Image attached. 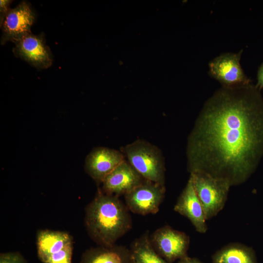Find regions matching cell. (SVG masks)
Segmentation results:
<instances>
[{
  "instance_id": "1",
  "label": "cell",
  "mask_w": 263,
  "mask_h": 263,
  "mask_svg": "<svg viewBox=\"0 0 263 263\" xmlns=\"http://www.w3.org/2000/svg\"><path fill=\"white\" fill-rule=\"evenodd\" d=\"M251 83L222 86L205 103L189 133L188 169L245 182L263 156V98Z\"/></svg>"
},
{
  "instance_id": "2",
  "label": "cell",
  "mask_w": 263,
  "mask_h": 263,
  "mask_svg": "<svg viewBox=\"0 0 263 263\" xmlns=\"http://www.w3.org/2000/svg\"><path fill=\"white\" fill-rule=\"evenodd\" d=\"M85 225L99 246H111L132 228L130 211L118 196L99 189L85 209Z\"/></svg>"
},
{
  "instance_id": "3",
  "label": "cell",
  "mask_w": 263,
  "mask_h": 263,
  "mask_svg": "<svg viewBox=\"0 0 263 263\" xmlns=\"http://www.w3.org/2000/svg\"><path fill=\"white\" fill-rule=\"evenodd\" d=\"M121 151L144 179L164 185V159L158 148L145 140L137 139L124 147Z\"/></svg>"
},
{
  "instance_id": "4",
  "label": "cell",
  "mask_w": 263,
  "mask_h": 263,
  "mask_svg": "<svg viewBox=\"0 0 263 263\" xmlns=\"http://www.w3.org/2000/svg\"><path fill=\"white\" fill-rule=\"evenodd\" d=\"M194 187L207 220L215 216L226 203L230 184L226 181L200 172L190 173Z\"/></svg>"
},
{
  "instance_id": "5",
  "label": "cell",
  "mask_w": 263,
  "mask_h": 263,
  "mask_svg": "<svg viewBox=\"0 0 263 263\" xmlns=\"http://www.w3.org/2000/svg\"><path fill=\"white\" fill-rule=\"evenodd\" d=\"M37 248L38 257L42 263H72L73 240L67 232L39 231Z\"/></svg>"
},
{
  "instance_id": "6",
  "label": "cell",
  "mask_w": 263,
  "mask_h": 263,
  "mask_svg": "<svg viewBox=\"0 0 263 263\" xmlns=\"http://www.w3.org/2000/svg\"><path fill=\"white\" fill-rule=\"evenodd\" d=\"M164 185L145 180L125 196V205L130 211L139 215L155 214L165 196Z\"/></svg>"
},
{
  "instance_id": "7",
  "label": "cell",
  "mask_w": 263,
  "mask_h": 263,
  "mask_svg": "<svg viewBox=\"0 0 263 263\" xmlns=\"http://www.w3.org/2000/svg\"><path fill=\"white\" fill-rule=\"evenodd\" d=\"M150 240L156 252L169 263L188 256L189 236L169 225L156 230L150 237Z\"/></svg>"
},
{
  "instance_id": "8",
  "label": "cell",
  "mask_w": 263,
  "mask_h": 263,
  "mask_svg": "<svg viewBox=\"0 0 263 263\" xmlns=\"http://www.w3.org/2000/svg\"><path fill=\"white\" fill-rule=\"evenodd\" d=\"M243 50L236 53L221 54L208 64L210 76L219 81L222 86L230 87L251 83L240 64Z\"/></svg>"
},
{
  "instance_id": "9",
  "label": "cell",
  "mask_w": 263,
  "mask_h": 263,
  "mask_svg": "<svg viewBox=\"0 0 263 263\" xmlns=\"http://www.w3.org/2000/svg\"><path fill=\"white\" fill-rule=\"evenodd\" d=\"M121 151L98 147L93 150L87 156L85 169L97 183L103 182L106 176L125 160Z\"/></svg>"
},
{
  "instance_id": "10",
  "label": "cell",
  "mask_w": 263,
  "mask_h": 263,
  "mask_svg": "<svg viewBox=\"0 0 263 263\" xmlns=\"http://www.w3.org/2000/svg\"><path fill=\"white\" fill-rule=\"evenodd\" d=\"M35 16L29 4L20 3L14 9H10L6 15L2 25L1 43L7 41L16 42L26 35L31 34V27Z\"/></svg>"
},
{
  "instance_id": "11",
  "label": "cell",
  "mask_w": 263,
  "mask_h": 263,
  "mask_svg": "<svg viewBox=\"0 0 263 263\" xmlns=\"http://www.w3.org/2000/svg\"><path fill=\"white\" fill-rule=\"evenodd\" d=\"M15 55L37 69L49 67L52 63L50 50L43 37L29 34L15 42Z\"/></svg>"
},
{
  "instance_id": "12",
  "label": "cell",
  "mask_w": 263,
  "mask_h": 263,
  "mask_svg": "<svg viewBox=\"0 0 263 263\" xmlns=\"http://www.w3.org/2000/svg\"><path fill=\"white\" fill-rule=\"evenodd\" d=\"M174 210L187 217L197 232L200 233L207 232V226L204 210L195 191L190 175L174 206Z\"/></svg>"
},
{
  "instance_id": "13",
  "label": "cell",
  "mask_w": 263,
  "mask_h": 263,
  "mask_svg": "<svg viewBox=\"0 0 263 263\" xmlns=\"http://www.w3.org/2000/svg\"><path fill=\"white\" fill-rule=\"evenodd\" d=\"M145 179L126 160L105 178L102 191L117 196L125 195Z\"/></svg>"
},
{
  "instance_id": "14",
  "label": "cell",
  "mask_w": 263,
  "mask_h": 263,
  "mask_svg": "<svg viewBox=\"0 0 263 263\" xmlns=\"http://www.w3.org/2000/svg\"><path fill=\"white\" fill-rule=\"evenodd\" d=\"M130 250L122 245L98 246L86 250L80 263H132Z\"/></svg>"
},
{
  "instance_id": "15",
  "label": "cell",
  "mask_w": 263,
  "mask_h": 263,
  "mask_svg": "<svg viewBox=\"0 0 263 263\" xmlns=\"http://www.w3.org/2000/svg\"><path fill=\"white\" fill-rule=\"evenodd\" d=\"M212 263H257L253 250L239 243L227 244L212 256Z\"/></svg>"
},
{
  "instance_id": "16",
  "label": "cell",
  "mask_w": 263,
  "mask_h": 263,
  "mask_svg": "<svg viewBox=\"0 0 263 263\" xmlns=\"http://www.w3.org/2000/svg\"><path fill=\"white\" fill-rule=\"evenodd\" d=\"M130 250L134 263H169L155 250L148 232L134 241Z\"/></svg>"
},
{
  "instance_id": "17",
  "label": "cell",
  "mask_w": 263,
  "mask_h": 263,
  "mask_svg": "<svg viewBox=\"0 0 263 263\" xmlns=\"http://www.w3.org/2000/svg\"><path fill=\"white\" fill-rule=\"evenodd\" d=\"M0 263H27V262L20 253L13 252L0 253Z\"/></svg>"
},
{
  "instance_id": "18",
  "label": "cell",
  "mask_w": 263,
  "mask_h": 263,
  "mask_svg": "<svg viewBox=\"0 0 263 263\" xmlns=\"http://www.w3.org/2000/svg\"><path fill=\"white\" fill-rule=\"evenodd\" d=\"M11 1L7 0H1L0 2V25L2 24L6 15L10 9L9 6Z\"/></svg>"
},
{
  "instance_id": "19",
  "label": "cell",
  "mask_w": 263,
  "mask_h": 263,
  "mask_svg": "<svg viewBox=\"0 0 263 263\" xmlns=\"http://www.w3.org/2000/svg\"><path fill=\"white\" fill-rule=\"evenodd\" d=\"M257 82L256 87L260 90L263 89V62L260 66L257 74Z\"/></svg>"
},
{
  "instance_id": "20",
  "label": "cell",
  "mask_w": 263,
  "mask_h": 263,
  "mask_svg": "<svg viewBox=\"0 0 263 263\" xmlns=\"http://www.w3.org/2000/svg\"><path fill=\"white\" fill-rule=\"evenodd\" d=\"M177 263H203L196 258H191L187 256L178 260Z\"/></svg>"
},
{
  "instance_id": "21",
  "label": "cell",
  "mask_w": 263,
  "mask_h": 263,
  "mask_svg": "<svg viewBox=\"0 0 263 263\" xmlns=\"http://www.w3.org/2000/svg\"><path fill=\"white\" fill-rule=\"evenodd\" d=\"M132 263H134L133 262V261H132Z\"/></svg>"
}]
</instances>
